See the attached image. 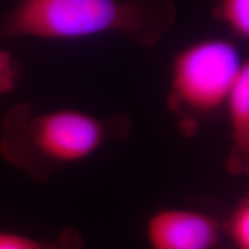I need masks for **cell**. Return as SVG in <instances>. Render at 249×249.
<instances>
[{
    "label": "cell",
    "instance_id": "cell-1",
    "mask_svg": "<svg viewBox=\"0 0 249 249\" xmlns=\"http://www.w3.org/2000/svg\"><path fill=\"white\" fill-rule=\"evenodd\" d=\"M178 17L173 0H18L5 15L6 37L76 40L120 34L152 48Z\"/></svg>",
    "mask_w": 249,
    "mask_h": 249
},
{
    "label": "cell",
    "instance_id": "cell-2",
    "mask_svg": "<svg viewBox=\"0 0 249 249\" xmlns=\"http://www.w3.org/2000/svg\"><path fill=\"white\" fill-rule=\"evenodd\" d=\"M132 123L124 114L99 118L61 108L36 113L20 104L6 112L0 127V154L37 182L62 167L89 160L110 142L124 140Z\"/></svg>",
    "mask_w": 249,
    "mask_h": 249
},
{
    "label": "cell",
    "instance_id": "cell-3",
    "mask_svg": "<svg viewBox=\"0 0 249 249\" xmlns=\"http://www.w3.org/2000/svg\"><path fill=\"white\" fill-rule=\"evenodd\" d=\"M247 64L234 42L225 38L198 40L176 54L167 101L185 135H194L200 119L225 107Z\"/></svg>",
    "mask_w": 249,
    "mask_h": 249
},
{
    "label": "cell",
    "instance_id": "cell-4",
    "mask_svg": "<svg viewBox=\"0 0 249 249\" xmlns=\"http://www.w3.org/2000/svg\"><path fill=\"white\" fill-rule=\"evenodd\" d=\"M224 216L198 208H161L144 224L145 242L149 249H231Z\"/></svg>",
    "mask_w": 249,
    "mask_h": 249
},
{
    "label": "cell",
    "instance_id": "cell-5",
    "mask_svg": "<svg viewBox=\"0 0 249 249\" xmlns=\"http://www.w3.org/2000/svg\"><path fill=\"white\" fill-rule=\"evenodd\" d=\"M230 124V151L226 170L233 176L249 173V62L246 65L225 103Z\"/></svg>",
    "mask_w": 249,
    "mask_h": 249
},
{
    "label": "cell",
    "instance_id": "cell-6",
    "mask_svg": "<svg viewBox=\"0 0 249 249\" xmlns=\"http://www.w3.org/2000/svg\"><path fill=\"white\" fill-rule=\"evenodd\" d=\"M0 249H86V241L79 230L70 226L50 240H38L22 233L0 230Z\"/></svg>",
    "mask_w": 249,
    "mask_h": 249
},
{
    "label": "cell",
    "instance_id": "cell-7",
    "mask_svg": "<svg viewBox=\"0 0 249 249\" xmlns=\"http://www.w3.org/2000/svg\"><path fill=\"white\" fill-rule=\"evenodd\" d=\"M213 15L235 38H249V0H214Z\"/></svg>",
    "mask_w": 249,
    "mask_h": 249
},
{
    "label": "cell",
    "instance_id": "cell-8",
    "mask_svg": "<svg viewBox=\"0 0 249 249\" xmlns=\"http://www.w3.org/2000/svg\"><path fill=\"white\" fill-rule=\"evenodd\" d=\"M224 229L231 249H249V195H242L224 216Z\"/></svg>",
    "mask_w": 249,
    "mask_h": 249
},
{
    "label": "cell",
    "instance_id": "cell-9",
    "mask_svg": "<svg viewBox=\"0 0 249 249\" xmlns=\"http://www.w3.org/2000/svg\"><path fill=\"white\" fill-rule=\"evenodd\" d=\"M22 70L11 52L0 49V95L12 92L21 80Z\"/></svg>",
    "mask_w": 249,
    "mask_h": 249
}]
</instances>
